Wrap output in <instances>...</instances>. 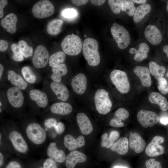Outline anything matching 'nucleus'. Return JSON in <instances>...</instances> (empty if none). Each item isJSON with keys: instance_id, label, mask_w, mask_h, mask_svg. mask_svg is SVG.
Returning a JSON list of instances; mask_svg holds the SVG:
<instances>
[{"instance_id": "f257e3e1", "label": "nucleus", "mask_w": 168, "mask_h": 168, "mask_svg": "<svg viewBox=\"0 0 168 168\" xmlns=\"http://www.w3.org/2000/svg\"><path fill=\"white\" fill-rule=\"evenodd\" d=\"M2 129L12 154L25 157L30 154L31 147L19 125L12 121H5Z\"/></svg>"}, {"instance_id": "f03ea898", "label": "nucleus", "mask_w": 168, "mask_h": 168, "mask_svg": "<svg viewBox=\"0 0 168 168\" xmlns=\"http://www.w3.org/2000/svg\"><path fill=\"white\" fill-rule=\"evenodd\" d=\"M23 119L19 125L31 148H39L44 146L48 135L43 125L33 118Z\"/></svg>"}, {"instance_id": "7ed1b4c3", "label": "nucleus", "mask_w": 168, "mask_h": 168, "mask_svg": "<svg viewBox=\"0 0 168 168\" xmlns=\"http://www.w3.org/2000/svg\"><path fill=\"white\" fill-rule=\"evenodd\" d=\"M97 41L92 38H86L82 43V53L88 64L91 66L98 65L100 62V57L98 51Z\"/></svg>"}, {"instance_id": "20e7f679", "label": "nucleus", "mask_w": 168, "mask_h": 168, "mask_svg": "<svg viewBox=\"0 0 168 168\" xmlns=\"http://www.w3.org/2000/svg\"><path fill=\"white\" fill-rule=\"evenodd\" d=\"M61 46L64 53L70 56L78 55L82 48L80 37L73 33L65 37L61 42Z\"/></svg>"}, {"instance_id": "39448f33", "label": "nucleus", "mask_w": 168, "mask_h": 168, "mask_svg": "<svg viewBox=\"0 0 168 168\" xmlns=\"http://www.w3.org/2000/svg\"><path fill=\"white\" fill-rule=\"evenodd\" d=\"M9 105L13 112L19 113L24 104L25 98L22 90L15 86L7 89L6 93Z\"/></svg>"}, {"instance_id": "423d86ee", "label": "nucleus", "mask_w": 168, "mask_h": 168, "mask_svg": "<svg viewBox=\"0 0 168 168\" xmlns=\"http://www.w3.org/2000/svg\"><path fill=\"white\" fill-rule=\"evenodd\" d=\"M94 101L96 109L100 114L105 115L110 112L112 104L108 92L102 88L97 90L95 93Z\"/></svg>"}, {"instance_id": "0eeeda50", "label": "nucleus", "mask_w": 168, "mask_h": 168, "mask_svg": "<svg viewBox=\"0 0 168 168\" xmlns=\"http://www.w3.org/2000/svg\"><path fill=\"white\" fill-rule=\"evenodd\" d=\"M112 36L119 49L126 48L130 44L131 38L127 30L123 26L114 23L110 29Z\"/></svg>"}, {"instance_id": "6e6552de", "label": "nucleus", "mask_w": 168, "mask_h": 168, "mask_svg": "<svg viewBox=\"0 0 168 168\" xmlns=\"http://www.w3.org/2000/svg\"><path fill=\"white\" fill-rule=\"evenodd\" d=\"M110 79L117 90L122 94L128 93L130 85L126 73L119 70L114 69L110 74Z\"/></svg>"}, {"instance_id": "1a4fd4ad", "label": "nucleus", "mask_w": 168, "mask_h": 168, "mask_svg": "<svg viewBox=\"0 0 168 168\" xmlns=\"http://www.w3.org/2000/svg\"><path fill=\"white\" fill-rule=\"evenodd\" d=\"M54 12V7L48 0H42L37 2L33 7V15L38 18H43L52 16Z\"/></svg>"}, {"instance_id": "9d476101", "label": "nucleus", "mask_w": 168, "mask_h": 168, "mask_svg": "<svg viewBox=\"0 0 168 168\" xmlns=\"http://www.w3.org/2000/svg\"><path fill=\"white\" fill-rule=\"evenodd\" d=\"M49 52L43 45H39L35 49L32 62L36 68L40 69L45 67L49 61Z\"/></svg>"}, {"instance_id": "9b49d317", "label": "nucleus", "mask_w": 168, "mask_h": 168, "mask_svg": "<svg viewBox=\"0 0 168 168\" xmlns=\"http://www.w3.org/2000/svg\"><path fill=\"white\" fill-rule=\"evenodd\" d=\"M138 122L144 128L152 127L156 124L159 120L157 114L153 111L141 110L137 114Z\"/></svg>"}, {"instance_id": "f8f14e48", "label": "nucleus", "mask_w": 168, "mask_h": 168, "mask_svg": "<svg viewBox=\"0 0 168 168\" xmlns=\"http://www.w3.org/2000/svg\"><path fill=\"white\" fill-rule=\"evenodd\" d=\"M164 140V138L162 136L154 137L146 147V154L150 157H156L163 154L164 152V148L160 144L163 143Z\"/></svg>"}, {"instance_id": "ddd939ff", "label": "nucleus", "mask_w": 168, "mask_h": 168, "mask_svg": "<svg viewBox=\"0 0 168 168\" xmlns=\"http://www.w3.org/2000/svg\"><path fill=\"white\" fill-rule=\"evenodd\" d=\"M46 153L48 157L53 159L57 162L62 163L65 161L66 156L65 152L59 149L54 142H50L48 144Z\"/></svg>"}, {"instance_id": "4468645a", "label": "nucleus", "mask_w": 168, "mask_h": 168, "mask_svg": "<svg viewBox=\"0 0 168 168\" xmlns=\"http://www.w3.org/2000/svg\"><path fill=\"white\" fill-rule=\"evenodd\" d=\"M30 99L40 109L46 108L49 103V98L47 94L44 92L38 89L30 90L29 93Z\"/></svg>"}, {"instance_id": "2eb2a0df", "label": "nucleus", "mask_w": 168, "mask_h": 168, "mask_svg": "<svg viewBox=\"0 0 168 168\" xmlns=\"http://www.w3.org/2000/svg\"><path fill=\"white\" fill-rule=\"evenodd\" d=\"M50 88L57 98L63 102L67 101L69 97L67 87L63 83L52 81L49 84Z\"/></svg>"}, {"instance_id": "dca6fc26", "label": "nucleus", "mask_w": 168, "mask_h": 168, "mask_svg": "<svg viewBox=\"0 0 168 168\" xmlns=\"http://www.w3.org/2000/svg\"><path fill=\"white\" fill-rule=\"evenodd\" d=\"M87 81L86 75L83 73H79L72 78L71 85L73 91L79 95L83 94L87 88Z\"/></svg>"}, {"instance_id": "f3484780", "label": "nucleus", "mask_w": 168, "mask_h": 168, "mask_svg": "<svg viewBox=\"0 0 168 168\" xmlns=\"http://www.w3.org/2000/svg\"><path fill=\"white\" fill-rule=\"evenodd\" d=\"M144 35L147 40L153 45H157L161 41V33L158 28L154 25H148L145 30Z\"/></svg>"}, {"instance_id": "a211bd4d", "label": "nucleus", "mask_w": 168, "mask_h": 168, "mask_svg": "<svg viewBox=\"0 0 168 168\" xmlns=\"http://www.w3.org/2000/svg\"><path fill=\"white\" fill-rule=\"evenodd\" d=\"M76 120L81 132L83 134L88 135L93 130V126L87 115L83 112L78 113Z\"/></svg>"}, {"instance_id": "6ab92c4d", "label": "nucleus", "mask_w": 168, "mask_h": 168, "mask_svg": "<svg viewBox=\"0 0 168 168\" xmlns=\"http://www.w3.org/2000/svg\"><path fill=\"white\" fill-rule=\"evenodd\" d=\"M86 156L83 153L77 150L71 152L66 156L65 162L67 168H74L78 163L85 162Z\"/></svg>"}, {"instance_id": "aec40b11", "label": "nucleus", "mask_w": 168, "mask_h": 168, "mask_svg": "<svg viewBox=\"0 0 168 168\" xmlns=\"http://www.w3.org/2000/svg\"><path fill=\"white\" fill-rule=\"evenodd\" d=\"M50 112L52 114L66 115L70 114L73 110L72 105L66 102H58L53 103L50 106Z\"/></svg>"}, {"instance_id": "412c9836", "label": "nucleus", "mask_w": 168, "mask_h": 168, "mask_svg": "<svg viewBox=\"0 0 168 168\" xmlns=\"http://www.w3.org/2000/svg\"><path fill=\"white\" fill-rule=\"evenodd\" d=\"M129 145L130 148L137 153L142 152L146 147V142L140 135L136 132L130 135Z\"/></svg>"}, {"instance_id": "4be33fe9", "label": "nucleus", "mask_w": 168, "mask_h": 168, "mask_svg": "<svg viewBox=\"0 0 168 168\" xmlns=\"http://www.w3.org/2000/svg\"><path fill=\"white\" fill-rule=\"evenodd\" d=\"M7 80L13 86L17 87L21 90L26 89L27 82L19 74L12 70H9L7 73Z\"/></svg>"}, {"instance_id": "5701e85b", "label": "nucleus", "mask_w": 168, "mask_h": 168, "mask_svg": "<svg viewBox=\"0 0 168 168\" xmlns=\"http://www.w3.org/2000/svg\"><path fill=\"white\" fill-rule=\"evenodd\" d=\"M63 143L65 147L70 151L85 146V141L83 136L80 135L77 138H75L70 134L65 135L63 139Z\"/></svg>"}, {"instance_id": "b1692460", "label": "nucleus", "mask_w": 168, "mask_h": 168, "mask_svg": "<svg viewBox=\"0 0 168 168\" xmlns=\"http://www.w3.org/2000/svg\"><path fill=\"white\" fill-rule=\"evenodd\" d=\"M135 74L140 79L142 85L146 87L152 85L151 77L149 69L144 66H137L133 69Z\"/></svg>"}, {"instance_id": "393cba45", "label": "nucleus", "mask_w": 168, "mask_h": 168, "mask_svg": "<svg viewBox=\"0 0 168 168\" xmlns=\"http://www.w3.org/2000/svg\"><path fill=\"white\" fill-rule=\"evenodd\" d=\"M17 20V17L14 13H10L1 20V24L7 32L13 34L16 30V24Z\"/></svg>"}, {"instance_id": "a878e982", "label": "nucleus", "mask_w": 168, "mask_h": 168, "mask_svg": "<svg viewBox=\"0 0 168 168\" xmlns=\"http://www.w3.org/2000/svg\"><path fill=\"white\" fill-rule=\"evenodd\" d=\"M129 115V112L126 109L123 108L118 109L114 112V117L110 122V125L116 128L123 127L124 124L122 121L127 119Z\"/></svg>"}, {"instance_id": "bb28decb", "label": "nucleus", "mask_w": 168, "mask_h": 168, "mask_svg": "<svg viewBox=\"0 0 168 168\" xmlns=\"http://www.w3.org/2000/svg\"><path fill=\"white\" fill-rule=\"evenodd\" d=\"M129 141L126 137H122L115 142L111 147V150L120 155L127 153L128 150Z\"/></svg>"}, {"instance_id": "cd10ccee", "label": "nucleus", "mask_w": 168, "mask_h": 168, "mask_svg": "<svg viewBox=\"0 0 168 168\" xmlns=\"http://www.w3.org/2000/svg\"><path fill=\"white\" fill-rule=\"evenodd\" d=\"M150 102L159 105L161 109L163 111L168 110V102L166 98L157 92H152L149 96Z\"/></svg>"}, {"instance_id": "c85d7f7f", "label": "nucleus", "mask_w": 168, "mask_h": 168, "mask_svg": "<svg viewBox=\"0 0 168 168\" xmlns=\"http://www.w3.org/2000/svg\"><path fill=\"white\" fill-rule=\"evenodd\" d=\"M51 70V78L52 81L57 82H61L62 77L65 76L68 72L67 66L64 63L52 68Z\"/></svg>"}, {"instance_id": "c756f323", "label": "nucleus", "mask_w": 168, "mask_h": 168, "mask_svg": "<svg viewBox=\"0 0 168 168\" xmlns=\"http://www.w3.org/2000/svg\"><path fill=\"white\" fill-rule=\"evenodd\" d=\"M119 133L115 130L111 131L109 136L107 133H105L101 136V145L103 147L107 148L111 147L119 137Z\"/></svg>"}, {"instance_id": "7c9ffc66", "label": "nucleus", "mask_w": 168, "mask_h": 168, "mask_svg": "<svg viewBox=\"0 0 168 168\" xmlns=\"http://www.w3.org/2000/svg\"><path fill=\"white\" fill-rule=\"evenodd\" d=\"M149 68L150 73L158 81L163 77L166 71V69L164 66L160 65L154 61L149 62Z\"/></svg>"}, {"instance_id": "2f4dec72", "label": "nucleus", "mask_w": 168, "mask_h": 168, "mask_svg": "<svg viewBox=\"0 0 168 168\" xmlns=\"http://www.w3.org/2000/svg\"><path fill=\"white\" fill-rule=\"evenodd\" d=\"M63 25V21L61 20L53 19L47 24L46 27V31L50 35H57L61 32Z\"/></svg>"}, {"instance_id": "473e14b6", "label": "nucleus", "mask_w": 168, "mask_h": 168, "mask_svg": "<svg viewBox=\"0 0 168 168\" xmlns=\"http://www.w3.org/2000/svg\"><path fill=\"white\" fill-rule=\"evenodd\" d=\"M151 9V6L148 4L146 3L138 7L133 16L134 21L135 23L140 21L150 12Z\"/></svg>"}, {"instance_id": "72a5a7b5", "label": "nucleus", "mask_w": 168, "mask_h": 168, "mask_svg": "<svg viewBox=\"0 0 168 168\" xmlns=\"http://www.w3.org/2000/svg\"><path fill=\"white\" fill-rule=\"evenodd\" d=\"M66 58L63 52L59 51L53 53L49 57V63L50 67L52 68L64 62Z\"/></svg>"}, {"instance_id": "f704fd0d", "label": "nucleus", "mask_w": 168, "mask_h": 168, "mask_svg": "<svg viewBox=\"0 0 168 168\" xmlns=\"http://www.w3.org/2000/svg\"><path fill=\"white\" fill-rule=\"evenodd\" d=\"M21 73L23 78L30 84L35 83L37 80V77L34 72L28 66H25L21 69Z\"/></svg>"}, {"instance_id": "c9c22d12", "label": "nucleus", "mask_w": 168, "mask_h": 168, "mask_svg": "<svg viewBox=\"0 0 168 168\" xmlns=\"http://www.w3.org/2000/svg\"><path fill=\"white\" fill-rule=\"evenodd\" d=\"M0 151L6 157L12 154L7 141L4 134L3 131L0 128Z\"/></svg>"}, {"instance_id": "e433bc0d", "label": "nucleus", "mask_w": 168, "mask_h": 168, "mask_svg": "<svg viewBox=\"0 0 168 168\" xmlns=\"http://www.w3.org/2000/svg\"><path fill=\"white\" fill-rule=\"evenodd\" d=\"M136 9L134 3L132 0H122L121 10L128 16H133Z\"/></svg>"}, {"instance_id": "4c0bfd02", "label": "nucleus", "mask_w": 168, "mask_h": 168, "mask_svg": "<svg viewBox=\"0 0 168 168\" xmlns=\"http://www.w3.org/2000/svg\"><path fill=\"white\" fill-rule=\"evenodd\" d=\"M18 45L24 57L27 58L31 56L33 53V48L28 45L23 40L19 41Z\"/></svg>"}, {"instance_id": "58836bf2", "label": "nucleus", "mask_w": 168, "mask_h": 168, "mask_svg": "<svg viewBox=\"0 0 168 168\" xmlns=\"http://www.w3.org/2000/svg\"><path fill=\"white\" fill-rule=\"evenodd\" d=\"M11 49L13 52L12 57L13 59L17 62L21 61L24 60V56L22 54L18 44H12Z\"/></svg>"}, {"instance_id": "ea45409f", "label": "nucleus", "mask_w": 168, "mask_h": 168, "mask_svg": "<svg viewBox=\"0 0 168 168\" xmlns=\"http://www.w3.org/2000/svg\"><path fill=\"white\" fill-rule=\"evenodd\" d=\"M121 0H108V4L113 12L116 14H119L121 9Z\"/></svg>"}, {"instance_id": "a19ab883", "label": "nucleus", "mask_w": 168, "mask_h": 168, "mask_svg": "<svg viewBox=\"0 0 168 168\" xmlns=\"http://www.w3.org/2000/svg\"><path fill=\"white\" fill-rule=\"evenodd\" d=\"M61 14L64 18L68 20H71L76 17L77 12L73 8H66L63 10Z\"/></svg>"}, {"instance_id": "79ce46f5", "label": "nucleus", "mask_w": 168, "mask_h": 168, "mask_svg": "<svg viewBox=\"0 0 168 168\" xmlns=\"http://www.w3.org/2000/svg\"><path fill=\"white\" fill-rule=\"evenodd\" d=\"M58 122L57 119L53 117H48L45 119L43 122V125L45 128L50 129L54 128L56 126Z\"/></svg>"}, {"instance_id": "37998d69", "label": "nucleus", "mask_w": 168, "mask_h": 168, "mask_svg": "<svg viewBox=\"0 0 168 168\" xmlns=\"http://www.w3.org/2000/svg\"><path fill=\"white\" fill-rule=\"evenodd\" d=\"M158 88L159 91L163 94L166 95L168 93V85L166 79L163 77L158 81Z\"/></svg>"}, {"instance_id": "c03bdc74", "label": "nucleus", "mask_w": 168, "mask_h": 168, "mask_svg": "<svg viewBox=\"0 0 168 168\" xmlns=\"http://www.w3.org/2000/svg\"><path fill=\"white\" fill-rule=\"evenodd\" d=\"M146 168H162L160 163L154 158H151L145 162Z\"/></svg>"}, {"instance_id": "a18cd8bd", "label": "nucleus", "mask_w": 168, "mask_h": 168, "mask_svg": "<svg viewBox=\"0 0 168 168\" xmlns=\"http://www.w3.org/2000/svg\"><path fill=\"white\" fill-rule=\"evenodd\" d=\"M42 167L43 168H58L57 162L53 159L49 157L44 160Z\"/></svg>"}, {"instance_id": "49530a36", "label": "nucleus", "mask_w": 168, "mask_h": 168, "mask_svg": "<svg viewBox=\"0 0 168 168\" xmlns=\"http://www.w3.org/2000/svg\"><path fill=\"white\" fill-rule=\"evenodd\" d=\"M150 48L149 46L145 43H142L139 45L138 49L137 50L136 53H139L147 54Z\"/></svg>"}, {"instance_id": "de8ad7c7", "label": "nucleus", "mask_w": 168, "mask_h": 168, "mask_svg": "<svg viewBox=\"0 0 168 168\" xmlns=\"http://www.w3.org/2000/svg\"><path fill=\"white\" fill-rule=\"evenodd\" d=\"M5 168H22V166L19 162L13 160L9 161Z\"/></svg>"}, {"instance_id": "09e8293b", "label": "nucleus", "mask_w": 168, "mask_h": 168, "mask_svg": "<svg viewBox=\"0 0 168 168\" xmlns=\"http://www.w3.org/2000/svg\"><path fill=\"white\" fill-rule=\"evenodd\" d=\"M54 129L58 134H61L64 132L65 127L64 124L61 122H58Z\"/></svg>"}, {"instance_id": "8fccbe9b", "label": "nucleus", "mask_w": 168, "mask_h": 168, "mask_svg": "<svg viewBox=\"0 0 168 168\" xmlns=\"http://www.w3.org/2000/svg\"><path fill=\"white\" fill-rule=\"evenodd\" d=\"M148 56L147 54L136 53L134 57V59L137 61H141L146 58Z\"/></svg>"}, {"instance_id": "3c124183", "label": "nucleus", "mask_w": 168, "mask_h": 168, "mask_svg": "<svg viewBox=\"0 0 168 168\" xmlns=\"http://www.w3.org/2000/svg\"><path fill=\"white\" fill-rule=\"evenodd\" d=\"M8 1L7 0H0V18H2L3 15V9L7 5Z\"/></svg>"}, {"instance_id": "603ef678", "label": "nucleus", "mask_w": 168, "mask_h": 168, "mask_svg": "<svg viewBox=\"0 0 168 168\" xmlns=\"http://www.w3.org/2000/svg\"><path fill=\"white\" fill-rule=\"evenodd\" d=\"M8 43L7 42L4 40H0V51L1 52L5 51L7 49Z\"/></svg>"}, {"instance_id": "864d4df0", "label": "nucleus", "mask_w": 168, "mask_h": 168, "mask_svg": "<svg viewBox=\"0 0 168 168\" xmlns=\"http://www.w3.org/2000/svg\"><path fill=\"white\" fill-rule=\"evenodd\" d=\"M72 3L77 6H82L86 4L88 0H72Z\"/></svg>"}, {"instance_id": "5fc2aeb1", "label": "nucleus", "mask_w": 168, "mask_h": 168, "mask_svg": "<svg viewBox=\"0 0 168 168\" xmlns=\"http://www.w3.org/2000/svg\"><path fill=\"white\" fill-rule=\"evenodd\" d=\"M104 0H90L91 3L95 6H100L103 5L105 2Z\"/></svg>"}, {"instance_id": "6e6d98bb", "label": "nucleus", "mask_w": 168, "mask_h": 168, "mask_svg": "<svg viewBox=\"0 0 168 168\" xmlns=\"http://www.w3.org/2000/svg\"><path fill=\"white\" fill-rule=\"evenodd\" d=\"M5 155L1 152H0V167L1 168L3 166L4 161Z\"/></svg>"}, {"instance_id": "4d7b16f0", "label": "nucleus", "mask_w": 168, "mask_h": 168, "mask_svg": "<svg viewBox=\"0 0 168 168\" xmlns=\"http://www.w3.org/2000/svg\"><path fill=\"white\" fill-rule=\"evenodd\" d=\"M133 2L137 4H146L147 0H132Z\"/></svg>"}, {"instance_id": "13d9d810", "label": "nucleus", "mask_w": 168, "mask_h": 168, "mask_svg": "<svg viewBox=\"0 0 168 168\" xmlns=\"http://www.w3.org/2000/svg\"><path fill=\"white\" fill-rule=\"evenodd\" d=\"M160 121L161 123L164 124H168V118H162L160 120Z\"/></svg>"}, {"instance_id": "bf43d9fd", "label": "nucleus", "mask_w": 168, "mask_h": 168, "mask_svg": "<svg viewBox=\"0 0 168 168\" xmlns=\"http://www.w3.org/2000/svg\"><path fill=\"white\" fill-rule=\"evenodd\" d=\"M4 72V67L3 65L1 63L0 64V80L2 78V75Z\"/></svg>"}, {"instance_id": "052dcab7", "label": "nucleus", "mask_w": 168, "mask_h": 168, "mask_svg": "<svg viewBox=\"0 0 168 168\" xmlns=\"http://www.w3.org/2000/svg\"><path fill=\"white\" fill-rule=\"evenodd\" d=\"M163 50L165 53L168 58V45L164 46L163 48Z\"/></svg>"}, {"instance_id": "680f3d73", "label": "nucleus", "mask_w": 168, "mask_h": 168, "mask_svg": "<svg viewBox=\"0 0 168 168\" xmlns=\"http://www.w3.org/2000/svg\"><path fill=\"white\" fill-rule=\"evenodd\" d=\"M137 50L133 48H131L129 50V52L131 54H135Z\"/></svg>"}, {"instance_id": "e2e57ef3", "label": "nucleus", "mask_w": 168, "mask_h": 168, "mask_svg": "<svg viewBox=\"0 0 168 168\" xmlns=\"http://www.w3.org/2000/svg\"><path fill=\"white\" fill-rule=\"evenodd\" d=\"M114 168H128L125 167H124L122 166H115Z\"/></svg>"}, {"instance_id": "0e129e2a", "label": "nucleus", "mask_w": 168, "mask_h": 168, "mask_svg": "<svg viewBox=\"0 0 168 168\" xmlns=\"http://www.w3.org/2000/svg\"><path fill=\"white\" fill-rule=\"evenodd\" d=\"M166 10H167V11L168 12V1H167V6H166Z\"/></svg>"}, {"instance_id": "69168bd1", "label": "nucleus", "mask_w": 168, "mask_h": 168, "mask_svg": "<svg viewBox=\"0 0 168 168\" xmlns=\"http://www.w3.org/2000/svg\"><path fill=\"white\" fill-rule=\"evenodd\" d=\"M166 76L167 77H168V71H167V72L166 73Z\"/></svg>"}, {"instance_id": "338daca9", "label": "nucleus", "mask_w": 168, "mask_h": 168, "mask_svg": "<svg viewBox=\"0 0 168 168\" xmlns=\"http://www.w3.org/2000/svg\"><path fill=\"white\" fill-rule=\"evenodd\" d=\"M84 36L85 37H87V35H84Z\"/></svg>"}, {"instance_id": "774afa93", "label": "nucleus", "mask_w": 168, "mask_h": 168, "mask_svg": "<svg viewBox=\"0 0 168 168\" xmlns=\"http://www.w3.org/2000/svg\"><path fill=\"white\" fill-rule=\"evenodd\" d=\"M38 168H43V167L42 166V167L40 166V167H39Z\"/></svg>"}]
</instances>
